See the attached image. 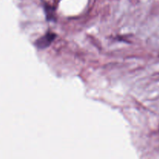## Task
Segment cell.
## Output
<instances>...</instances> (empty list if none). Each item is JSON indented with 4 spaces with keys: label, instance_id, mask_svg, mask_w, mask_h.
<instances>
[{
    "label": "cell",
    "instance_id": "cell-1",
    "mask_svg": "<svg viewBox=\"0 0 159 159\" xmlns=\"http://www.w3.org/2000/svg\"><path fill=\"white\" fill-rule=\"evenodd\" d=\"M55 37V34L52 33H48L45 36L42 37L37 41V45L40 48H45L51 44L52 40Z\"/></svg>",
    "mask_w": 159,
    "mask_h": 159
}]
</instances>
